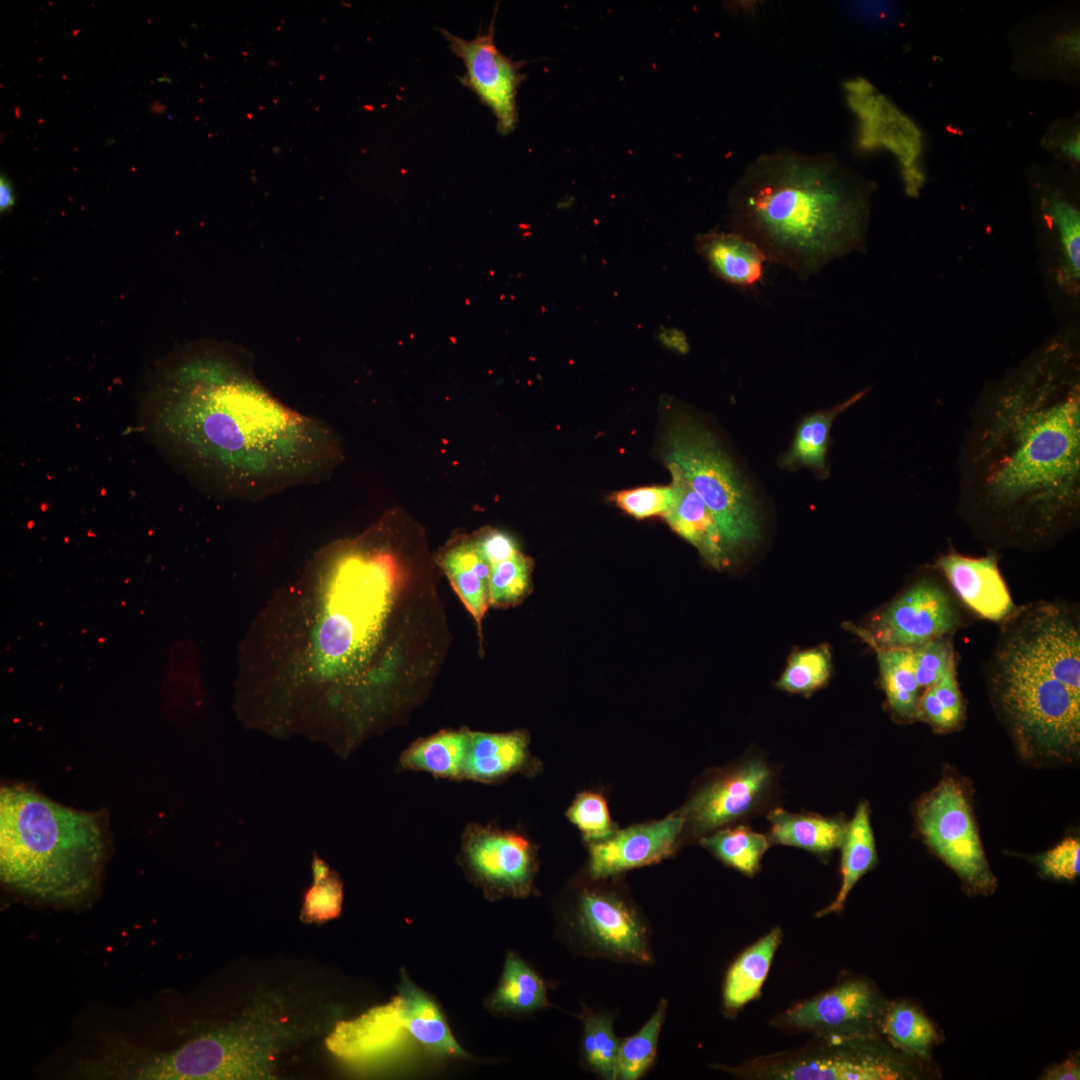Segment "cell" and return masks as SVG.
<instances>
[{
	"mask_svg": "<svg viewBox=\"0 0 1080 1080\" xmlns=\"http://www.w3.org/2000/svg\"><path fill=\"white\" fill-rule=\"evenodd\" d=\"M956 513L987 550L1042 551L1080 521V374L1076 349L1044 347L968 415Z\"/></svg>",
	"mask_w": 1080,
	"mask_h": 1080,
	"instance_id": "cell-1",
	"label": "cell"
},
{
	"mask_svg": "<svg viewBox=\"0 0 1080 1080\" xmlns=\"http://www.w3.org/2000/svg\"><path fill=\"white\" fill-rule=\"evenodd\" d=\"M144 410L148 431L173 459L228 497L254 500L318 483L343 458L326 423L282 403L244 355L220 345L168 359Z\"/></svg>",
	"mask_w": 1080,
	"mask_h": 1080,
	"instance_id": "cell-2",
	"label": "cell"
},
{
	"mask_svg": "<svg viewBox=\"0 0 1080 1080\" xmlns=\"http://www.w3.org/2000/svg\"><path fill=\"white\" fill-rule=\"evenodd\" d=\"M398 561L389 544L362 536L324 547L288 608L254 687L261 705L296 729H325L341 685L367 660L393 602ZM282 620V619H281Z\"/></svg>",
	"mask_w": 1080,
	"mask_h": 1080,
	"instance_id": "cell-3",
	"label": "cell"
},
{
	"mask_svg": "<svg viewBox=\"0 0 1080 1080\" xmlns=\"http://www.w3.org/2000/svg\"><path fill=\"white\" fill-rule=\"evenodd\" d=\"M729 208L733 231L808 277L862 244L869 190L835 156L781 150L746 168Z\"/></svg>",
	"mask_w": 1080,
	"mask_h": 1080,
	"instance_id": "cell-4",
	"label": "cell"
},
{
	"mask_svg": "<svg viewBox=\"0 0 1080 1080\" xmlns=\"http://www.w3.org/2000/svg\"><path fill=\"white\" fill-rule=\"evenodd\" d=\"M1074 604L1037 600L1000 622L986 664L992 705L1020 756L1068 763L1080 753V617Z\"/></svg>",
	"mask_w": 1080,
	"mask_h": 1080,
	"instance_id": "cell-5",
	"label": "cell"
},
{
	"mask_svg": "<svg viewBox=\"0 0 1080 1080\" xmlns=\"http://www.w3.org/2000/svg\"><path fill=\"white\" fill-rule=\"evenodd\" d=\"M104 811H81L21 784L0 791V875L9 888L76 905L95 892L110 850Z\"/></svg>",
	"mask_w": 1080,
	"mask_h": 1080,
	"instance_id": "cell-6",
	"label": "cell"
},
{
	"mask_svg": "<svg viewBox=\"0 0 1080 1080\" xmlns=\"http://www.w3.org/2000/svg\"><path fill=\"white\" fill-rule=\"evenodd\" d=\"M335 1016L332 1005L307 995L269 991L236 1020L170 1051L148 1052L144 1072L154 1080L273 1079L279 1056L327 1029Z\"/></svg>",
	"mask_w": 1080,
	"mask_h": 1080,
	"instance_id": "cell-7",
	"label": "cell"
},
{
	"mask_svg": "<svg viewBox=\"0 0 1080 1080\" xmlns=\"http://www.w3.org/2000/svg\"><path fill=\"white\" fill-rule=\"evenodd\" d=\"M326 1043L335 1056L354 1064L387 1056L407 1045L436 1057H469L434 998L404 971L400 973L398 993L390 1002L356 1019L336 1022Z\"/></svg>",
	"mask_w": 1080,
	"mask_h": 1080,
	"instance_id": "cell-8",
	"label": "cell"
},
{
	"mask_svg": "<svg viewBox=\"0 0 1080 1080\" xmlns=\"http://www.w3.org/2000/svg\"><path fill=\"white\" fill-rule=\"evenodd\" d=\"M664 460L676 463L712 512L732 556L760 537L755 500L713 434L687 415L672 419L664 437Z\"/></svg>",
	"mask_w": 1080,
	"mask_h": 1080,
	"instance_id": "cell-9",
	"label": "cell"
},
{
	"mask_svg": "<svg viewBox=\"0 0 1080 1080\" xmlns=\"http://www.w3.org/2000/svg\"><path fill=\"white\" fill-rule=\"evenodd\" d=\"M964 608L934 564L925 565L855 632L874 650L917 647L963 628Z\"/></svg>",
	"mask_w": 1080,
	"mask_h": 1080,
	"instance_id": "cell-10",
	"label": "cell"
},
{
	"mask_svg": "<svg viewBox=\"0 0 1080 1080\" xmlns=\"http://www.w3.org/2000/svg\"><path fill=\"white\" fill-rule=\"evenodd\" d=\"M915 822L924 843L962 882L978 894H990L997 880L990 869L970 797L960 781L943 778L917 801Z\"/></svg>",
	"mask_w": 1080,
	"mask_h": 1080,
	"instance_id": "cell-11",
	"label": "cell"
},
{
	"mask_svg": "<svg viewBox=\"0 0 1080 1080\" xmlns=\"http://www.w3.org/2000/svg\"><path fill=\"white\" fill-rule=\"evenodd\" d=\"M457 862L490 901L535 894L536 849L524 835L495 825L467 824Z\"/></svg>",
	"mask_w": 1080,
	"mask_h": 1080,
	"instance_id": "cell-12",
	"label": "cell"
},
{
	"mask_svg": "<svg viewBox=\"0 0 1080 1080\" xmlns=\"http://www.w3.org/2000/svg\"><path fill=\"white\" fill-rule=\"evenodd\" d=\"M565 926L592 955L637 964L651 961L646 923L632 904L614 892L599 888L581 891Z\"/></svg>",
	"mask_w": 1080,
	"mask_h": 1080,
	"instance_id": "cell-13",
	"label": "cell"
},
{
	"mask_svg": "<svg viewBox=\"0 0 1080 1080\" xmlns=\"http://www.w3.org/2000/svg\"><path fill=\"white\" fill-rule=\"evenodd\" d=\"M829 1043L786 1054L763 1057L741 1068V1074L776 1080H895L905 1076L893 1058L862 1049L859 1040Z\"/></svg>",
	"mask_w": 1080,
	"mask_h": 1080,
	"instance_id": "cell-14",
	"label": "cell"
},
{
	"mask_svg": "<svg viewBox=\"0 0 1080 1080\" xmlns=\"http://www.w3.org/2000/svg\"><path fill=\"white\" fill-rule=\"evenodd\" d=\"M775 773L760 757L748 758L703 785L682 815L695 833L716 831L756 815L769 803Z\"/></svg>",
	"mask_w": 1080,
	"mask_h": 1080,
	"instance_id": "cell-15",
	"label": "cell"
},
{
	"mask_svg": "<svg viewBox=\"0 0 1080 1080\" xmlns=\"http://www.w3.org/2000/svg\"><path fill=\"white\" fill-rule=\"evenodd\" d=\"M884 1013L880 997L867 981L850 980L793 1006L779 1024L825 1040H861L882 1024Z\"/></svg>",
	"mask_w": 1080,
	"mask_h": 1080,
	"instance_id": "cell-16",
	"label": "cell"
},
{
	"mask_svg": "<svg viewBox=\"0 0 1080 1080\" xmlns=\"http://www.w3.org/2000/svg\"><path fill=\"white\" fill-rule=\"evenodd\" d=\"M494 20L489 30L471 40L460 38L441 29L449 48L460 57L466 68L462 82L493 112L498 131L512 132L518 119L517 91L524 79L520 64L498 50L494 43Z\"/></svg>",
	"mask_w": 1080,
	"mask_h": 1080,
	"instance_id": "cell-17",
	"label": "cell"
},
{
	"mask_svg": "<svg viewBox=\"0 0 1080 1080\" xmlns=\"http://www.w3.org/2000/svg\"><path fill=\"white\" fill-rule=\"evenodd\" d=\"M998 563L995 551L970 556L950 548L939 554L934 566L966 609L982 619L1000 623L1016 605Z\"/></svg>",
	"mask_w": 1080,
	"mask_h": 1080,
	"instance_id": "cell-18",
	"label": "cell"
},
{
	"mask_svg": "<svg viewBox=\"0 0 1080 1080\" xmlns=\"http://www.w3.org/2000/svg\"><path fill=\"white\" fill-rule=\"evenodd\" d=\"M684 827L683 815L673 814L659 821L616 831L605 840L591 842V877L607 878L670 856Z\"/></svg>",
	"mask_w": 1080,
	"mask_h": 1080,
	"instance_id": "cell-19",
	"label": "cell"
},
{
	"mask_svg": "<svg viewBox=\"0 0 1080 1080\" xmlns=\"http://www.w3.org/2000/svg\"><path fill=\"white\" fill-rule=\"evenodd\" d=\"M672 477V498L663 515L670 527L691 543L715 568L729 564L728 553L716 520L674 462H665Z\"/></svg>",
	"mask_w": 1080,
	"mask_h": 1080,
	"instance_id": "cell-20",
	"label": "cell"
},
{
	"mask_svg": "<svg viewBox=\"0 0 1080 1080\" xmlns=\"http://www.w3.org/2000/svg\"><path fill=\"white\" fill-rule=\"evenodd\" d=\"M696 250L711 272L731 285L753 287L763 276L766 256L756 243L736 231L701 234L696 238Z\"/></svg>",
	"mask_w": 1080,
	"mask_h": 1080,
	"instance_id": "cell-21",
	"label": "cell"
},
{
	"mask_svg": "<svg viewBox=\"0 0 1080 1080\" xmlns=\"http://www.w3.org/2000/svg\"><path fill=\"white\" fill-rule=\"evenodd\" d=\"M524 732L491 733L469 730L465 780L492 784L524 770L529 763Z\"/></svg>",
	"mask_w": 1080,
	"mask_h": 1080,
	"instance_id": "cell-22",
	"label": "cell"
},
{
	"mask_svg": "<svg viewBox=\"0 0 1080 1080\" xmlns=\"http://www.w3.org/2000/svg\"><path fill=\"white\" fill-rule=\"evenodd\" d=\"M770 843L793 846L819 856L840 848L847 830L842 817H826L813 813H790L774 808L768 815Z\"/></svg>",
	"mask_w": 1080,
	"mask_h": 1080,
	"instance_id": "cell-23",
	"label": "cell"
},
{
	"mask_svg": "<svg viewBox=\"0 0 1080 1080\" xmlns=\"http://www.w3.org/2000/svg\"><path fill=\"white\" fill-rule=\"evenodd\" d=\"M469 730H444L416 740L399 757V766L425 772L435 778L465 780Z\"/></svg>",
	"mask_w": 1080,
	"mask_h": 1080,
	"instance_id": "cell-24",
	"label": "cell"
},
{
	"mask_svg": "<svg viewBox=\"0 0 1080 1080\" xmlns=\"http://www.w3.org/2000/svg\"><path fill=\"white\" fill-rule=\"evenodd\" d=\"M440 564L462 602L480 626L489 603L491 566L476 539H464L451 545L443 553Z\"/></svg>",
	"mask_w": 1080,
	"mask_h": 1080,
	"instance_id": "cell-25",
	"label": "cell"
},
{
	"mask_svg": "<svg viewBox=\"0 0 1080 1080\" xmlns=\"http://www.w3.org/2000/svg\"><path fill=\"white\" fill-rule=\"evenodd\" d=\"M840 848L841 885L835 899L817 914L819 917L842 910L855 884L877 864L876 843L867 801L858 804L853 818L847 823Z\"/></svg>",
	"mask_w": 1080,
	"mask_h": 1080,
	"instance_id": "cell-26",
	"label": "cell"
},
{
	"mask_svg": "<svg viewBox=\"0 0 1080 1080\" xmlns=\"http://www.w3.org/2000/svg\"><path fill=\"white\" fill-rule=\"evenodd\" d=\"M547 1005L543 979L518 955L509 952L499 982L485 1001L487 1010L495 1016H515Z\"/></svg>",
	"mask_w": 1080,
	"mask_h": 1080,
	"instance_id": "cell-27",
	"label": "cell"
},
{
	"mask_svg": "<svg viewBox=\"0 0 1080 1080\" xmlns=\"http://www.w3.org/2000/svg\"><path fill=\"white\" fill-rule=\"evenodd\" d=\"M781 939V930L772 929L731 965L723 990V1003L728 1011L742 1008L760 993Z\"/></svg>",
	"mask_w": 1080,
	"mask_h": 1080,
	"instance_id": "cell-28",
	"label": "cell"
},
{
	"mask_svg": "<svg viewBox=\"0 0 1080 1080\" xmlns=\"http://www.w3.org/2000/svg\"><path fill=\"white\" fill-rule=\"evenodd\" d=\"M882 688L893 716L899 721H916L922 691L915 676L912 648L875 649Z\"/></svg>",
	"mask_w": 1080,
	"mask_h": 1080,
	"instance_id": "cell-29",
	"label": "cell"
},
{
	"mask_svg": "<svg viewBox=\"0 0 1080 1080\" xmlns=\"http://www.w3.org/2000/svg\"><path fill=\"white\" fill-rule=\"evenodd\" d=\"M865 390L860 391L829 410L817 411L806 416L796 429L789 450L781 460L786 468L808 467L826 474V454L830 428L834 419L859 401Z\"/></svg>",
	"mask_w": 1080,
	"mask_h": 1080,
	"instance_id": "cell-30",
	"label": "cell"
},
{
	"mask_svg": "<svg viewBox=\"0 0 1080 1080\" xmlns=\"http://www.w3.org/2000/svg\"><path fill=\"white\" fill-rule=\"evenodd\" d=\"M701 843L726 865L753 876L771 845L767 835L747 826L724 827L701 839Z\"/></svg>",
	"mask_w": 1080,
	"mask_h": 1080,
	"instance_id": "cell-31",
	"label": "cell"
},
{
	"mask_svg": "<svg viewBox=\"0 0 1080 1080\" xmlns=\"http://www.w3.org/2000/svg\"><path fill=\"white\" fill-rule=\"evenodd\" d=\"M965 706L957 680V661L941 679L920 696L917 720L928 723L935 731L950 732L964 721Z\"/></svg>",
	"mask_w": 1080,
	"mask_h": 1080,
	"instance_id": "cell-32",
	"label": "cell"
},
{
	"mask_svg": "<svg viewBox=\"0 0 1080 1080\" xmlns=\"http://www.w3.org/2000/svg\"><path fill=\"white\" fill-rule=\"evenodd\" d=\"M882 1027L894 1044L920 1057H926L938 1039L925 1014L905 1003L893 1004L886 1010Z\"/></svg>",
	"mask_w": 1080,
	"mask_h": 1080,
	"instance_id": "cell-33",
	"label": "cell"
},
{
	"mask_svg": "<svg viewBox=\"0 0 1080 1080\" xmlns=\"http://www.w3.org/2000/svg\"><path fill=\"white\" fill-rule=\"evenodd\" d=\"M667 1003L662 1000L653 1015L633 1036L624 1039L618 1050L614 1079L636 1080L654 1061L657 1043L666 1015Z\"/></svg>",
	"mask_w": 1080,
	"mask_h": 1080,
	"instance_id": "cell-34",
	"label": "cell"
},
{
	"mask_svg": "<svg viewBox=\"0 0 1080 1080\" xmlns=\"http://www.w3.org/2000/svg\"><path fill=\"white\" fill-rule=\"evenodd\" d=\"M1043 214L1060 239L1065 279L1078 280L1080 272V215L1068 200L1052 193L1042 200Z\"/></svg>",
	"mask_w": 1080,
	"mask_h": 1080,
	"instance_id": "cell-35",
	"label": "cell"
},
{
	"mask_svg": "<svg viewBox=\"0 0 1080 1080\" xmlns=\"http://www.w3.org/2000/svg\"><path fill=\"white\" fill-rule=\"evenodd\" d=\"M582 1049L585 1064L599 1077L614 1079L615 1063L620 1040L613 1030L612 1018L607 1014H583Z\"/></svg>",
	"mask_w": 1080,
	"mask_h": 1080,
	"instance_id": "cell-36",
	"label": "cell"
},
{
	"mask_svg": "<svg viewBox=\"0 0 1080 1080\" xmlns=\"http://www.w3.org/2000/svg\"><path fill=\"white\" fill-rule=\"evenodd\" d=\"M831 654L826 646L793 654L777 687L789 693L808 695L825 686L831 675Z\"/></svg>",
	"mask_w": 1080,
	"mask_h": 1080,
	"instance_id": "cell-37",
	"label": "cell"
},
{
	"mask_svg": "<svg viewBox=\"0 0 1080 1080\" xmlns=\"http://www.w3.org/2000/svg\"><path fill=\"white\" fill-rule=\"evenodd\" d=\"M312 868L314 883L305 895L301 917L306 922H323L341 912L342 882L318 857L314 858Z\"/></svg>",
	"mask_w": 1080,
	"mask_h": 1080,
	"instance_id": "cell-38",
	"label": "cell"
},
{
	"mask_svg": "<svg viewBox=\"0 0 1080 1080\" xmlns=\"http://www.w3.org/2000/svg\"><path fill=\"white\" fill-rule=\"evenodd\" d=\"M530 560L521 552L491 567L489 576V603L507 606L518 602L530 585Z\"/></svg>",
	"mask_w": 1080,
	"mask_h": 1080,
	"instance_id": "cell-39",
	"label": "cell"
},
{
	"mask_svg": "<svg viewBox=\"0 0 1080 1080\" xmlns=\"http://www.w3.org/2000/svg\"><path fill=\"white\" fill-rule=\"evenodd\" d=\"M567 817L590 842L605 840L616 832L607 803L597 793H580L568 808Z\"/></svg>",
	"mask_w": 1080,
	"mask_h": 1080,
	"instance_id": "cell-40",
	"label": "cell"
},
{
	"mask_svg": "<svg viewBox=\"0 0 1080 1080\" xmlns=\"http://www.w3.org/2000/svg\"><path fill=\"white\" fill-rule=\"evenodd\" d=\"M615 503L635 518L664 515L672 498L671 486H646L622 490L613 495Z\"/></svg>",
	"mask_w": 1080,
	"mask_h": 1080,
	"instance_id": "cell-41",
	"label": "cell"
},
{
	"mask_svg": "<svg viewBox=\"0 0 1080 1080\" xmlns=\"http://www.w3.org/2000/svg\"><path fill=\"white\" fill-rule=\"evenodd\" d=\"M1042 873L1056 880H1074L1080 874V840L1070 836L1038 857Z\"/></svg>",
	"mask_w": 1080,
	"mask_h": 1080,
	"instance_id": "cell-42",
	"label": "cell"
},
{
	"mask_svg": "<svg viewBox=\"0 0 1080 1080\" xmlns=\"http://www.w3.org/2000/svg\"><path fill=\"white\" fill-rule=\"evenodd\" d=\"M475 539L491 567L520 552L513 538L497 529H485Z\"/></svg>",
	"mask_w": 1080,
	"mask_h": 1080,
	"instance_id": "cell-43",
	"label": "cell"
},
{
	"mask_svg": "<svg viewBox=\"0 0 1080 1080\" xmlns=\"http://www.w3.org/2000/svg\"><path fill=\"white\" fill-rule=\"evenodd\" d=\"M1049 146L1060 156L1072 162L1079 161V128L1075 124H1062L1050 134Z\"/></svg>",
	"mask_w": 1080,
	"mask_h": 1080,
	"instance_id": "cell-44",
	"label": "cell"
},
{
	"mask_svg": "<svg viewBox=\"0 0 1080 1080\" xmlns=\"http://www.w3.org/2000/svg\"><path fill=\"white\" fill-rule=\"evenodd\" d=\"M1047 1080H1078L1080 1079L1079 1061L1069 1058L1063 1063L1048 1069L1042 1077Z\"/></svg>",
	"mask_w": 1080,
	"mask_h": 1080,
	"instance_id": "cell-45",
	"label": "cell"
},
{
	"mask_svg": "<svg viewBox=\"0 0 1080 1080\" xmlns=\"http://www.w3.org/2000/svg\"><path fill=\"white\" fill-rule=\"evenodd\" d=\"M15 204L14 190L11 182L5 176L0 179V208L1 212L10 210Z\"/></svg>",
	"mask_w": 1080,
	"mask_h": 1080,
	"instance_id": "cell-46",
	"label": "cell"
}]
</instances>
